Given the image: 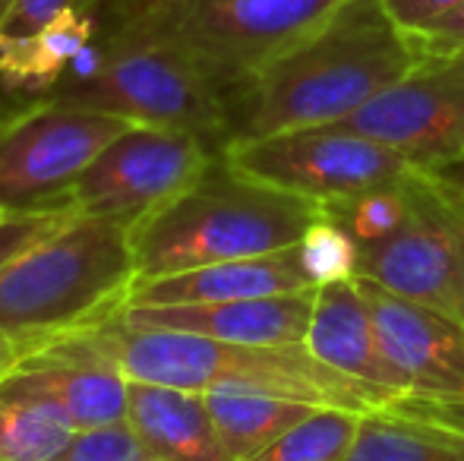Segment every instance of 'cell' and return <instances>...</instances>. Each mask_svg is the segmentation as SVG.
Segmentation results:
<instances>
[{
	"mask_svg": "<svg viewBox=\"0 0 464 461\" xmlns=\"http://www.w3.org/2000/svg\"><path fill=\"white\" fill-rule=\"evenodd\" d=\"M130 127L48 95H0V212L70 209L82 171Z\"/></svg>",
	"mask_w": 464,
	"mask_h": 461,
	"instance_id": "7",
	"label": "cell"
},
{
	"mask_svg": "<svg viewBox=\"0 0 464 461\" xmlns=\"http://www.w3.org/2000/svg\"><path fill=\"white\" fill-rule=\"evenodd\" d=\"M351 130L389 146L417 171L464 161V54L420 57L395 86L348 117Z\"/></svg>",
	"mask_w": 464,
	"mask_h": 461,
	"instance_id": "11",
	"label": "cell"
},
{
	"mask_svg": "<svg viewBox=\"0 0 464 461\" xmlns=\"http://www.w3.org/2000/svg\"><path fill=\"white\" fill-rule=\"evenodd\" d=\"M70 209H44V212H0V272H6L23 253L35 244L48 240L54 231L73 218Z\"/></svg>",
	"mask_w": 464,
	"mask_h": 461,
	"instance_id": "23",
	"label": "cell"
},
{
	"mask_svg": "<svg viewBox=\"0 0 464 461\" xmlns=\"http://www.w3.org/2000/svg\"><path fill=\"white\" fill-rule=\"evenodd\" d=\"M0 389L51 405L76 433L127 420L130 379L89 329L23 354L0 373Z\"/></svg>",
	"mask_w": 464,
	"mask_h": 461,
	"instance_id": "12",
	"label": "cell"
},
{
	"mask_svg": "<svg viewBox=\"0 0 464 461\" xmlns=\"http://www.w3.org/2000/svg\"><path fill=\"white\" fill-rule=\"evenodd\" d=\"M417 61L379 0H348L316 35L227 95L231 142L348 120Z\"/></svg>",
	"mask_w": 464,
	"mask_h": 461,
	"instance_id": "1",
	"label": "cell"
},
{
	"mask_svg": "<svg viewBox=\"0 0 464 461\" xmlns=\"http://www.w3.org/2000/svg\"><path fill=\"white\" fill-rule=\"evenodd\" d=\"M313 316V291L276 297H246L225 303H184V307L123 310L130 326L178 329L237 345H304Z\"/></svg>",
	"mask_w": 464,
	"mask_h": 461,
	"instance_id": "16",
	"label": "cell"
},
{
	"mask_svg": "<svg viewBox=\"0 0 464 461\" xmlns=\"http://www.w3.org/2000/svg\"><path fill=\"white\" fill-rule=\"evenodd\" d=\"M408 209L385 237L354 246V275L389 294L464 322V282L455 228L436 174L411 171Z\"/></svg>",
	"mask_w": 464,
	"mask_h": 461,
	"instance_id": "10",
	"label": "cell"
},
{
	"mask_svg": "<svg viewBox=\"0 0 464 461\" xmlns=\"http://www.w3.org/2000/svg\"><path fill=\"white\" fill-rule=\"evenodd\" d=\"M130 382L215 392V389H266L310 405L376 411L385 408L370 389L335 373L306 351V345H237L178 329L130 326L121 320L89 329Z\"/></svg>",
	"mask_w": 464,
	"mask_h": 461,
	"instance_id": "4",
	"label": "cell"
},
{
	"mask_svg": "<svg viewBox=\"0 0 464 461\" xmlns=\"http://www.w3.org/2000/svg\"><path fill=\"white\" fill-rule=\"evenodd\" d=\"M408 35V32H404ZM408 42L420 57H446V54H464V4L442 16L423 32H411Z\"/></svg>",
	"mask_w": 464,
	"mask_h": 461,
	"instance_id": "25",
	"label": "cell"
},
{
	"mask_svg": "<svg viewBox=\"0 0 464 461\" xmlns=\"http://www.w3.org/2000/svg\"><path fill=\"white\" fill-rule=\"evenodd\" d=\"M10 6H13V0H0V23L6 19V13H10Z\"/></svg>",
	"mask_w": 464,
	"mask_h": 461,
	"instance_id": "31",
	"label": "cell"
},
{
	"mask_svg": "<svg viewBox=\"0 0 464 461\" xmlns=\"http://www.w3.org/2000/svg\"><path fill=\"white\" fill-rule=\"evenodd\" d=\"M76 427L51 405L0 389V461H57Z\"/></svg>",
	"mask_w": 464,
	"mask_h": 461,
	"instance_id": "20",
	"label": "cell"
},
{
	"mask_svg": "<svg viewBox=\"0 0 464 461\" xmlns=\"http://www.w3.org/2000/svg\"><path fill=\"white\" fill-rule=\"evenodd\" d=\"M225 158L237 171L313 199L323 209L392 184L411 171L401 155L351 130L348 123H323L259 139H237L225 149Z\"/></svg>",
	"mask_w": 464,
	"mask_h": 461,
	"instance_id": "8",
	"label": "cell"
},
{
	"mask_svg": "<svg viewBox=\"0 0 464 461\" xmlns=\"http://www.w3.org/2000/svg\"><path fill=\"white\" fill-rule=\"evenodd\" d=\"M316 291L310 265L304 256V240L281 253L253 259H231L174 275L140 278L130 288L127 310L136 307H184V303H225L246 297H276Z\"/></svg>",
	"mask_w": 464,
	"mask_h": 461,
	"instance_id": "15",
	"label": "cell"
},
{
	"mask_svg": "<svg viewBox=\"0 0 464 461\" xmlns=\"http://www.w3.org/2000/svg\"><path fill=\"white\" fill-rule=\"evenodd\" d=\"M442 187V199H446V209H449V222L455 228V240H459V256H461V282H464V190L449 180L436 178Z\"/></svg>",
	"mask_w": 464,
	"mask_h": 461,
	"instance_id": "28",
	"label": "cell"
},
{
	"mask_svg": "<svg viewBox=\"0 0 464 461\" xmlns=\"http://www.w3.org/2000/svg\"><path fill=\"white\" fill-rule=\"evenodd\" d=\"M104 0H13L10 13L0 23V44L23 42L29 35H38L48 25L61 23L67 16L95 13Z\"/></svg>",
	"mask_w": 464,
	"mask_h": 461,
	"instance_id": "24",
	"label": "cell"
},
{
	"mask_svg": "<svg viewBox=\"0 0 464 461\" xmlns=\"http://www.w3.org/2000/svg\"><path fill=\"white\" fill-rule=\"evenodd\" d=\"M206 405L234 461H250L253 456H259L281 433H287L313 408H319L310 401L291 399V395L237 386L206 392Z\"/></svg>",
	"mask_w": 464,
	"mask_h": 461,
	"instance_id": "18",
	"label": "cell"
},
{
	"mask_svg": "<svg viewBox=\"0 0 464 461\" xmlns=\"http://www.w3.org/2000/svg\"><path fill=\"white\" fill-rule=\"evenodd\" d=\"M48 99L92 108L146 127L184 130L225 152L231 142L227 95L184 51L149 38L98 32V42Z\"/></svg>",
	"mask_w": 464,
	"mask_h": 461,
	"instance_id": "6",
	"label": "cell"
},
{
	"mask_svg": "<svg viewBox=\"0 0 464 461\" xmlns=\"http://www.w3.org/2000/svg\"><path fill=\"white\" fill-rule=\"evenodd\" d=\"M436 178L449 180V184H455V187H461V190H464V161H459V165H452V168H446V171H436Z\"/></svg>",
	"mask_w": 464,
	"mask_h": 461,
	"instance_id": "30",
	"label": "cell"
},
{
	"mask_svg": "<svg viewBox=\"0 0 464 461\" xmlns=\"http://www.w3.org/2000/svg\"><path fill=\"white\" fill-rule=\"evenodd\" d=\"M57 461H171V458L155 452L152 446L123 420V424L102 427V430L76 433L73 446Z\"/></svg>",
	"mask_w": 464,
	"mask_h": 461,
	"instance_id": "22",
	"label": "cell"
},
{
	"mask_svg": "<svg viewBox=\"0 0 464 461\" xmlns=\"http://www.w3.org/2000/svg\"><path fill=\"white\" fill-rule=\"evenodd\" d=\"M29 351H32L29 345H23V341H16V339H10V335L0 332V373L10 370L13 363H16L23 354H29Z\"/></svg>",
	"mask_w": 464,
	"mask_h": 461,
	"instance_id": "29",
	"label": "cell"
},
{
	"mask_svg": "<svg viewBox=\"0 0 464 461\" xmlns=\"http://www.w3.org/2000/svg\"><path fill=\"white\" fill-rule=\"evenodd\" d=\"M218 155V149L184 130L136 123L108 142L82 171L70 193V209L136 228L146 216L180 197Z\"/></svg>",
	"mask_w": 464,
	"mask_h": 461,
	"instance_id": "9",
	"label": "cell"
},
{
	"mask_svg": "<svg viewBox=\"0 0 464 461\" xmlns=\"http://www.w3.org/2000/svg\"><path fill=\"white\" fill-rule=\"evenodd\" d=\"M344 4L348 0H104L102 29L184 51L231 95L240 82L316 35Z\"/></svg>",
	"mask_w": 464,
	"mask_h": 461,
	"instance_id": "5",
	"label": "cell"
},
{
	"mask_svg": "<svg viewBox=\"0 0 464 461\" xmlns=\"http://www.w3.org/2000/svg\"><path fill=\"white\" fill-rule=\"evenodd\" d=\"M363 282L382 357L404 399L464 405V322Z\"/></svg>",
	"mask_w": 464,
	"mask_h": 461,
	"instance_id": "13",
	"label": "cell"
},
{
	"mask_svg": "<svg viewBox=\"0 0 464 461\" xmlns=\"http://www.w3.org/2000/svg\"><path fill=\"white\" fill-rule=\"evenodd\" d=\"M127 424L171 461H234L202 392L130 382Z\"/></svg>",
	"mask_w": 464,
	"mask_h": 461,
	"instance_id": "17",
	"label": "cell"
},
{
	"mask_svg": "<svg viewBox=\"0 0 464 461\" xmlns=\"http://www.w3.org/2000/svg\"><path fill=\"white\" fill-rule=\"evenodd\" d=\"M363 411L319 405L250 461H344Z\"/></svg>",
	"mask_w": 464,
	"mask_h": 461,
	"instance_id": "21",
	"label": "cell"
},
{
	"mask_svg": "<svg viewBox=\"0 0 464 461\" xmlns=\"http://www.w3.org/2000/svg\"><path fill=\"white\" fill-rule=\"evenodd\" d=\"M344 461H464V430L389 405L367 411Z\"/></svg>",
	"mask_w": 464,
	"mask_h": 461,
	"instance_id": "19",
	"label": "cell"
},
{
	"mask_svg": "<svg viewBox=\"0 0 464 461\" xmlns=\"http://www.w3.org/2000/svg\"><path fill=\"white\" fill-rule=\"evenodd\" d=\"M464 0H379L385 16L398 25L401 32H423L452 10H459Z\"/></svg>",
	"mask_w": 464,
	"mask_h": 461,
	"instance_id": "26",
	"label": "cell"
},
{
	"mask_svg": "<svg viewBox=\"0 0 464 461\" xmlns=\"http://www.w3.org/2000/svg\"><path fill=\"white\" fill-rule=\"evenodd\" d=\"M140 278L127 225L73 216L0 272V332L32 351L127 310Z\"/></svg>",
	"mask_w": 464,
	"mask_h": 461,
	"instance_id": "3",
	"label": "cell"
},
{
	"mask_svg": "<svg viewBox=\"0 0 464 461\" xmlns=\"http://www.w3.org/2000/svg\"><path fill=\"white\" fill-rule=\"evenodd\" d=\"M319 222H325L319 203L237 171L221 152L180 197L130 228V237L140 278H159L281 253Z\"/></svg>",
	"mask_w": 464,
	"mask_h": 461,
	"instance_id": "2",
	"label": "cell"
},
{
	"mask_svg": "<svg viewBox=\"0 0 464 461\" xmlns=\"http://www.w3.org/2000/svg\"><path fill=\"white\" fill-rule=\"evenodd\" d=\"M304 345L325 367L370 389L385 408L404 399L379 348L370 297L357 275L335 278L313 291V316Z\"/></svg>",
	"mask_w": 464,
	"mask_h": 461,
	"instance_id": "14",
	"label": "cell"
},
{
	"mask_svg": "<svg viewBox=\"0 0 464 461\" xmlns=\"http://www.w3.org/2000/svg\"><path fill=\"white\" fill-rule=\"evenodd\" d=\"M395 408L417 414V418L436 420V424L455 427V430H464V405H442V401H423V399H398Z\"/></svg>",
	"mask_w": 464,
	"mask_h": 461,
	"instance_id": "27",
	"label": "cell"
}]
</instances>
